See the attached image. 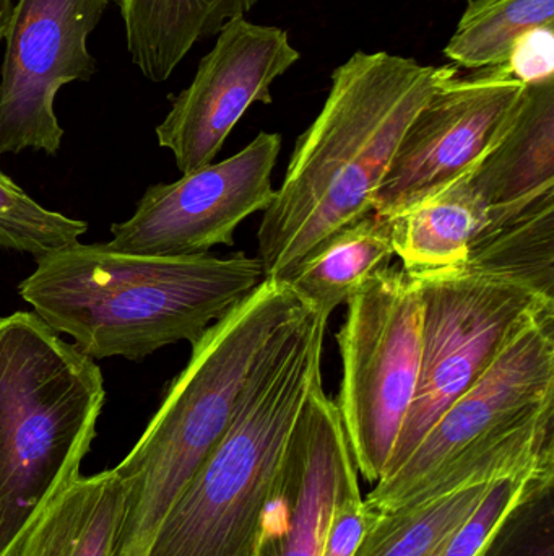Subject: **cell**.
Here are the masks:
<instances>
[{"mask_svg": "<svg viewBox=\"0 0 554 556\" xmlns=\"http://www.w3.org/2000/svg\"><path fill=\"white\" fill-rule=\"evenodd\" d=\"M501 479L465 483L392 511L368 515L366 534L355 556L438 555Z\"/></svg>", "mask_w": 554, "mask_h": 556, "instance_id": "obj_19", "label": "cell"}, {"mask_svg": "<svg viewBox=\"0 0 554 556\" xmlns=\"http://www.w3.org/2000/svg\"><path fill=\"white\" fill-rule=\"evenodd\" d=\"M455 65L357 51L332 74L327 100L296 142L257 231L266 278L282 280L325 238L373 212L413 117Z\"/></svg>", "mask_w": 554, "mask_h": 556, "instance_id": "obj_1", "label": "cell"}, {"mask_svg": "<svg viewBox=\"0 0 554 556\" xmlns=\"http://www.w3.org/2000/svg\"><path fill=\"white\" fill-rule=\"evenodd\" d=\"M87 230V222L48 211L0 172V248L39 260L78 243Z\"/></svg>", "mask_w": 554, "mask_h": 556, "instance_id": "obj_23", "label": "cell"}, {"mask_svg": "<svg viewBox=\"0 0 554 556\" xmlns=\"http://www.w3.org/2000/svg\"><path fill=\"white\" fill-rule=\"evenodd\" d=\"M507 71L524 85L554 78V25L530 29L514 45Z\"/></svg>", "mask_w": 554, "mask_h": 556, "instance_id": "obj_26", "label": "cell"}, {"mask_svg": "<svg viewBox=\"0 0 554 556\" xmlns=\"http://www.w3.org/2000/svg\"><path fill=\"white\" fill-rule=\"evenodd\" d=\"M554 25V0H467L445 55L468 71L504 67L530 29Z\"/></svg>", "mask_w": 554, "mask_h": 556, "instance_id": "obj_21", "label": "cell"}, {"mask_svg": "<svg viewBox=\"0 0 554 556\" xmlns=\"http://www.w3.org/2000/svg\"><path fill=\"white\" fill-rule=\"evenodd\" d=\"M302 307L285 281L266 278L192 343L188 365L114 467L124 490L114 556H145L156 529L227 431L260 350Z\"/></svg>", "mask_w": 554, "mask_h": 556, "instance_id": "obj_4", "label": "cell"}, {"mask_svg": "<svg viewBox=\"0 0 554 556\" xmlns=\"http://www.w3.org/2000/svg\"><path fill=\"white\" fill-rule=\"evenodd\" d=\"M394 256L389 217L371 212L325 238L282 281L302 306L331 317L340 304L389 269Z\"/></svg>", "mask_w": 554, "mask_h": 556, "instance_id": "obj_17", "label": "cell"}, {"mask_svg": "<svg viewBox=\"0 0 554 556\" xmlns=\"http://www.w3.org/2000/svg\"><path fill=\"white\" fill-rule=\"evenodd\" d=\"M413 277L422 296L418 389L381 479L405 464L436 421L526 327L554 309L553 300L501 278L465 270Z\"/></svg>", "mask_w": 554, "mask_h": 556, "instance_id": "obj_7", "label": "cell"}, {"mask_svg": "<svg viewBox=\"0 0 554 556\" xmlns=\"http://www.w3.org/2000/svg\"><path fill=\"white\" fill-rule=\"evenodd\" d=\"M13 0H0V41L5 36L7 26H9L10 16H12Z\"/></svg>", "mask_w": 554, "mask_h": 556, "instance_id": "obj_27", "label": "cell"}, {"mask_svg": "<svg viewBox=\"0 0 554 556\" xmlns=\"http://www.w3.org/2000/svg\"><path fill=\"white\" fill-rule=\"evenodd\" d=\"M338 330L337 404L357 470L379 482L415 399L422 366V296L405 269L374 277L348 300Z\"/></svg>", "mask_w": 554, "mask_h": 556, "instance_id": "obj_6", "label": "cell"}, {"mask_svg": "<svg viewBox=\"0 0 554 556\" xmlns=\"http://www.w3.org/2000/svg\"><path fill=\"white\" fill-rule=\"evenodd\" d=\"M368 529V513L358 486L357 466L347 470L328 518L322 556H355Z\"/></svg>", "mask_w": 554, "mask_h": 556, "instance_id": "obj_25", "label": "cell"}, {"mask_svg": "<svg viewBox=\"0 0 554 556\" xmlns=\"http://www.w3.org/2000/svg\"><path fill=\"white\" fill-rule=\"evenodd\" d=\"M233 2L237 13H240V15H246V12H249V10L256 5L257 0H233Z\"/></svg>", "mask_w": 554, "mask_h": 556, "instance_id": "obj_28", "label": "cell"}, {"mask_svg": "<svg viewBox=\"0 0 554 556\" xmlns=\"http://www.w3.org/2000/svg\"><path fill=\"white\" fill-rule=\"evenodd\" d=\"M524 90L506 65L446 81L407 129L374 195V214L392 217L465 178L503 136Z\"/></svg>", "mask_w": 554, "mask_h": 556, "instance_id": "obj_11", "label": "cell"}, {"mask_svg": "<svg viewBox=\"0 0 554 556\" xmlns=\"http://www.w3.org/2000/svg\"><path fill=\"white\" fill-rule=\"evenodd\" d=\"M467 176L389 217L394 254L407 273H449L467 263L488 224L487 204Z\"/></svg>", "mask_w": 554, "mask_h": 556, "instance_id": "obj_16", "label": "cell"}, {"mask_svg": "<svg viewBox=\"0 0 554 556\" xmlns=\"http://www.w3.org/2000/svg\"><path fill=\"white\" fill-rule=\"evenodd\" d=\"M106 402L103 372L35 311L0 316V556L80 476Z\"/></svg>", "mask_w": 554, "mask_h": 556, "instance_id": "obj_5", "label": "cell"}, {"mask_svg": "<svg viewBox=\"0 0 554 556\" xmlns=\"http://www.w3.org/2000/svg\"><path fill=\"white\" fill-rule=\"evenodd\" d=\"M124 490L114 469L77 476L36 516L12 556H114Z\"/></svg>", "mask_w": 554, "mask_h": 556, "instance_id": "obj_15", "label": "cell"}, {"mask_svg": "<svg viewBox=\"0 0 554 556\" xmlns=\"http://www.w3.org/2000/svg\"><path fill=\"white\" fill-rule=\"evenodd\" d=\"M126 28L127 49L150 81L171 77L202 39L217 35L241 16L233 0H116Z\"/></svg>", "mask_w": 554, "mask_h": 556, "instance_id": "obj_18", "label": "cell"}, {"mask_svg": "<svg viewBox=\"0 0 554 556\" xmlns=\"http://www.w3.org/2000/svg\"><path fill=\"white\" fill-rule=\"evenodd\" d=\"M467 178L487 204L488 224L554 195V78L526 85L510 126Z\"/></svg>", "mask_w": 554, "mask_h": 556, "instance_id": "obj_14", "label": "cell"}, {"mask_svg": "<svg viewBox=\"0 0 554 556\" xmlns=\"http://www.w3.org/2000/svg\"><path fill=\"white\" fill-rule=\"evenodd\" d=\"M549 466H554V463L543 464V466H537L533 469L524 470V472L498 480L488 493L487 498L481 503L480 508L452 535L448 545L436 556H477L494 526L498 525L504 513L513 506L519 493L523 492L527 479L536 470Z\"/></svg>", "mask_w": 554, "mask_h": 556, "instance_id": "obj_24", "label": "cell"}, {"mask_svg": "<svg viewBox=\"0 0 554 556\" xmlns=\"http://www.w3.org/2000/svg\"><path fill=\"white\" fill-rule=\"evenodd\" d=\"M18 293L91 359L194 343L263 280L259 257L140 256L80 241L36 260Z\"/></svg>", "mask_w": 554, "mask_h": 556, "instance_id": "obj_2", "label": "cell"}, {"mask_svg": "<svg viewBox=\"0 0 554 556\" xmlns=\"http://www.w3.org/2000/svg\"><path fill=\"white\" fill-rule=\"evenodd\" d=\"M477 556H554V466L527 479Z\"/></svg>", "mask_w": 554, "mask_h": 556, "instance_id": "obj_22", "label": "cell"}, {"mask_svg": "<svg viewBox=\"0 0 554 556\" xmlns=\"http://www.w3.org/2000/svg\"><path fill=\"white\" fill-rule=\"evenodd\" d=\"M282 150L280 134L260 132L223 162L185 173L171 185L146 189L129 220L113 224L109 247L140 256H202L233 247L234 231L263 212L275 195L272 173Z\"/></svg>", "mask_w": 554, "mask_h": 556, "instance_id": "obj_9", "label": "cell"}, {"mask_svg": "<svg viewBox=\"0 0 554 556\" xmlns=\"http://www.w3.org/2000/svg\"><path fill=\"white\" fill-rule=\"evenodd\" d=\"M328 317L302 307L267 340L217 446L145 556H253L293 425L322 375Z\"/></svg>", "mask_w": 554, "mask_h": 556, "instance_id": "obj_3", "label": "cell"}, {"mask_svg": "<svg viewBox=\"0 0 554 556\" xmlns=\"http://www.w3.org/2000/svg\"><path fill=\"white\" fill-rule=\"evenodd\" d=\"M299 58L285 29L234 16L217 33L191 85L172 98L156 127L159 147L175 155L182 175L210 165L246 111L272 103L273 81Z\"/></svg>", "mask_w": 554, "mask_h": 556, "instance_id": "obj_12", "label": "cell"}, {"mask_svg": "<svg viewBox=\"0 0 554 556\" xmlns=\"http://www.w3.org/2000/svg\"><path fill=\"white\" fill-rule=\"evenodd\" d=\"M554 408V309L523 330L484 378L436 421L392 476L364 500L368 515L392 511L461 454L494 443Z\"/></svg>", "mask_w": 554, "mask_h": 556, "instance_id": "obj_8", "label": "cell"}, {"mask_svg": "<svg viewBox=\"0 0 554 556\" xmlns=\"http://www.w3.org/2000/svg\"><path fill=\"white\" fill-rule=\"evenodd\" d=\"M114 0H18L7 26L0 72V156L23 150L55 155L64 129L55 116L59 90L88 81L96 61L88 36Z\"/></svg>", "mask_w": 554, "mask_h": 556, "instance_id": "obj_10", "label": "cell"}, {"mask_svg": "<svg viewBox=\"0 0 554 556\" xmlns=\"http://www.w3.org/2000/svg\"><path fill=\"white\" fill-rule=\"evenodd\" d=\"M351 467L337 404L319 375L289 433L253 556H322L338 486Z\"/></svg>", "mask_w": 554, "mask_h": 556, "instance_id": "obj_13", "label": "cell"}, {"mask_svg": "<svg viewBox=\"0 0 554 556\" xmlns=\"http://www.w3.org/2000/svg\"><path fill=\"white\" fill-rule=\"evenodd\" d=\"M461 270L514 281L554 301V195L487 224Z\"/></svg>", "mask_w": 554, "mask_h": 556, "instance_id": "obj_20", "label": "cell"}]
</instances>
